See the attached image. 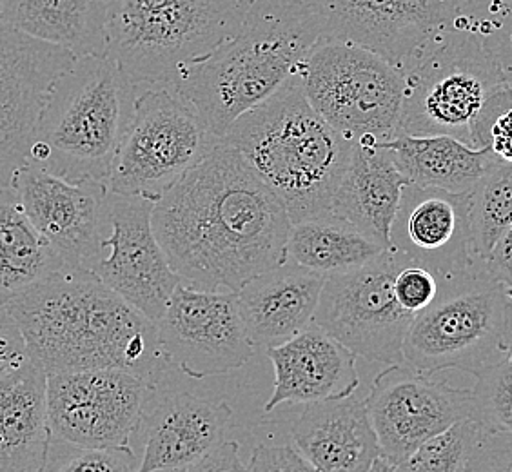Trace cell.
<instances>
[{"label":"cell","instance_id":"obj_1","mask_svg":"<svg viewBox=\"0 0 512 472\" xmlns=\"http://www.w3.org/2000/svg\"><path fill=\"white\" fill-rule=\"evenodd\" d=\"M151 224L169 266L204 291L237 293L287 260L284 202L222 140L158 200Z\"/></svg>","mask_w":512,"mask_h":472},{"label":"cell","instance_id":"obj_2","mask_svg":"<svg viewBox=\"0 0 512 472\" xmlns=\"http://www.w3.org/2000/svg\"><path fill=\"white\" fill-rule=\"evenodd\" d=\"M44 373L124 369L160 385L157 324L86 269L64 267L4 305Z\"/></svg>","mask_w":512,"mask_h":472},{"label":"cell","instance_id":"obj_3","mask_svg":"<svg viewBox=\"0 0 512 472\" xmlns=\"http://www.w3.org/2000/svg\"><path fill=\"white\" fill-rule=\"evenodd\" d=\"M322 40L307 0H253L240 30L171 84L222 138L246 111L300 75Z\"/></svg>","mask_w":512,"mask_h":472},{"label":"cell","instance_id":"obj_4","mask_svg":"<svg viewBox=\"0 0 512 472\" xmlns=\"http://www.w3.org/2000/svg\"><path fill=\"white\" fill-rule=\"evenodd\" d=\"M222 142L275 191L291 224L329 211L355 146L309 104L300 75L238 117Z\"/></svg>","mask_w":512,"mask_h":472},{"label":"cell","instance_id":"obj_5","mask_svg":"<svg viewBox=\"0 0 512 472\" xmlns=\"http://www.w3.org/2000/svg\"><path fill=\"white\" fill-rule=\"evenodd\" d=\"M511 102L512 89L480 26L462 13L404 69L398 135H445L489 148L491 126Z\"/></svg>","mask_w":512,"mask_h":472},{"label":"cell","instance_id":"obj_6","mask_svg":"<svg viewBox=\"0 0 512 472\" xmlns=\"http://www.w3.org/2000/svg\"><path fill=\"white\" fill-rule=\"evenodd\" d=\"M138 88L109 57H82L51 86L30 162L69 184L108 186Z\"/></svg>","mask_w":512,"mask_h":472},{"label":"cell","instance_id":"obj_7","mask_svg":"<svg viewBox=\"0 0 512 472\" xmlns=\"http://www.w3.org/2000/svg\"><path fill=\"white\" fill-rule=\"evenodd\" d=\"M251 2L108 0V57L137 88L173 84L240 30Z\"/></svg>","mask_w":512,"mask_h":472},{"label":"cell","instance_id":"obj_8","mask_svg":"<svg viewBox=\"0 0 512 472\" xmlns=\"http://www.w3.org/2000/svg\"><path fill=\"white\" fill-rule=\"evenodd\" d=\"M512 296L474 264L440 280L433 304L414 316L404 342V362L418 373H480L505 358Z\"/></svg>","mask_w":512,"mask_h":472},{"label":"cell","instance_id":"obj_9","mask_svg":"<svg viewBox=\"0 0 512 472\" xmlns=\"http://www.w3.org/2000/svg\"><path fill=\"white\" fill-rule=\"evenodd\" d=\"M220 140L171 84L146 86L138 93L135 117L113 162L109 193L157 204Z\"/></svg>","mask_w":512,"mask_h":472},{"label":"cell","instance_id":"obj_10","mask_svg":"<svg viewBox=\"0 0 512 472\" xmlns=\"http://www.w3.org/2000/svg\"><path fill=\"white\" fill-rule=\"evenodd\" d=\"M316 113L353 142H389L400 133L404 73L373 51L320 40L300 71Z\"/></svg>","mask_w":512,"mask_h":472},{"label":"cell","instance_id":"obj_11","mask_svg":"<svg viewBox=\"0 0 512 472\" xmlns=\"http://www.w3.org/2000/svg\"><path fill=\"white\" fill-rule=\"evenodd\" d=\"M407 256L387 249L371 264L327 276L315 324L367 362L405 364L404 342L414 315L396 298L394 278Z\"/></svg>","mask_w":512,"mask_h":472},{"label":"cell","instance_id":"obj_12","mask_svg":"<svg viewBox=\"0 0 512 472\" xmlns=\"http://www.w3.org/2000/svg\"><path fill=\"white\" fill-rule=\"evenodd\" d=\"M157 389L140 374L124 369L50 374L51 442L86 449L129 447Z\"/></svg>","mask_w":512,"mask_h":472},{"label":"cell","instance_id":"obj_13","mask_svg":"<svg viewBox=\"0 0 512 472\" xmlns=\"http://www.w3.org/2000/svg\"><path fill=\"white\" fill-rule=\"evenodd\" d=\"M158 344L169 367L195 380L237 371L253 358L237 293L180 284L157 322Z\"/></svg>","mask_w":512,"mask_h":472},{"label":"cell","instance_id":"obj_14","mask_svg":"<svg viewBox=\"0 0 512 472\" xmlns=\"http://www.w3.org/2000/svg\"><path fill=\"white\" fill-rule=\"evenodd\" d=\"M365 400L382 458L393 465L404 462L436 434L473 416V389L433 380L407 364L387 365Z\"/></svg>","mask_w":512,"mask_h":472},{"label":"cell","instance_id":"obj_15","mask_svg":"<svg viewBox=\"0 0 512 472\" xmlns=\"http://www.w3.org/2000/svg\"><path fill=\"white\" fill-rule=\"evenodd\" d=\"M322 39L349 42L404 69L436 33L451 26L467 0H307Z\"/></svg>","mask_w":512,"mask_h":472},{"label":"cell","instance_id":"obj_16","mask_svg":"<svg viewBox=\"0 0 512 472\" xmlns=\"http://www.w3.org/2000/svg\"><path fill=\"white\" fill-rule=\"evenodd\" d=\"M77 57L64 48L0 28V187L30 162L40 113L55 80Z\"/></svg>","mask_w":512,"mask_h":472},{"label":"cell","instance_id":"obj_17","mask_svg":"<svg viewBox=\"0 0 512 472\" xmlns=\"http://www.w3.org/2000/svg\"><path fill=\"white\" fill-rule=\"evenodd\" d=\"M153 207L155 202L146 198L109 193V235L102 242L104 256L91 273L157 324L182 278L169 266L155 236Z\"/></svg>","mask_w":512,"mask_h":472},{"label":"cell","instance_id":"obj_18","mask_svg":"<svg viewBox=\"0 0 512 472\" xmlns=\"http://www.w3.org/2000/svg\"><path fill=\"white\" fill-rule=\"evenodd\" d=\"M11 187L64 266L91 271L109 235L108 186L69 184L28 162Z\"/></svg>","mask_w":512,"mask_h":472},{"label":"cell","instance_id":"obj_19","mask_svg":"<svg viewBox=\"0 0 512 472\" xmlns=\"http://www.w3.org/2000/svg\"><path fill=\"white\" fill-rule=\"evenodd\" d=\"M393 249L440 280L480 264L471 251L467 195L405 186L391 227Z\"/></svg>","mask_w":512,"mask_h":472},{"label":"cell","instance_id":"obj_20","mask_svg":"<svg viewBox=\"0 0 512 472\" xmlns=\"http://www.w3.org/2000/svg\"><path fill=\"white\" fill-rule=\"evenodd\" d=\"M266 356L275 369L267 413L282 404L340 400L360 387L356 354L315 322L284 344L267 349Z\"/></svg>","mask_w":512,"mask_h":472},{"label":"cell","instance_id":"obj_21","mask_svg":"<svg viewBox=\"0 0 512 472\" xmlns=\"http://www.w3.org/2000/svg\"><path fill=\"white\" fill-rule=\"evenodd\" d=\"M233 409L197 394L164 396L146 413L144 456L138 472L175 471L226 442Z\"/></svg>","mask_w":512,"mask_h":472},{"label":"cell","instance_id":"obj_22","mask_svg":"<svg viewBox=\"0 0 512 472\" xmlns=\"http://www.w3.org/2000/svg\"><path fill=\"white\" fill-rule=\"evenodd\" d=\"M325 276L284 262L237 291L238 309L256 351L282 345L315 322Z\"/></svg>","mask_w":512,"mask_h":472},{"label":"cell","instance_id":"obj_23","mask_svg":"<svg viewBox=\"0 0 512 472\" xmlns=\"http://www.w3.org/2000/svg\"><path fill=\"white\" fill-rule=\"evenodd\" d=\"M291 434L322 472H367L382 456L367 400L358 394L304 405Z\"/></svg>","mask_w":512,"mask_h":472},{"label":"cell","instance_id":"obj_24","mask_svg":"<svg viewBox=\"0 0 512 472\" xmlns=\"http://www.w3.org/2000/svg\"><path fill=\"white\" fill-rule=\"evenodd\" d=\"M405 186L409 180L385 144L355 142L327 213L364 229L391 249V227Z\"/></svg>","mask_w":512,"mask_h":472},{"label":"cell","instance_id":"obj_25","mask_svg":"<svg viewBox=\"0 0 512 472\" xmlns=\"http://www.w3.org/2000/svg\"><path fill=\"white\" fill-rule=\"evenodd\" d=\"M50 447L48 374L26 358L0 378V472H42Z\"/></svg>","mask_w":512,"mask_h":472},{"label":"cell","instance_id":"obj_26","mask_svg":"<svg viewBox=\"0 0 512 472\" xmlns=\"http://www.w3.org/2000/svg\"><path fill=\"white\" fill-rule=\"evenodd\" d=\"M8 26L82 57H108V0H8Z\"/></svg>","mask_w":512,"mask_h":472},{"label":"cell","instance_id":"obj_27","mask_svg":"<svg viewBox=\"0 0 512 472\" xmlns=\"http://www.w3.org/2000/svg\"><path fill=\"white\" fill-rule=\"evenodd\" d=\"M385 148L409 186L467 195L496 160L491 148L474 149L453 137L398 135Z\"/></svg>","mask_w":512,"mask_h":472},{"label":"cell","instance_id":"obj_28","mask_svg":"<svg viewBox=\"0 0 512 472\" xmlns=\"http://www.w3.org/2000/svg\"><path fill=\"white\" fill-rule=\"evenodd\" d=\"M387 249L378 238L333 213L295 222L287 236V262L325 278L367 266Z\"/></svg>","mask_w":512,"mask_h":472},{"label":"cell","instance_id":"obj_29","mask_svg":"<svg viewBox=\"0 0 512 472\" xmlns=\"http://www.w3.org/2000/svg\"><path fill=\"white\" fill-rule=\"evenodd\" d=\"M64 267L26 215L17 191L0 187V305Z\"/></svg>","mask_w":512,"mask_h":472},{"label":"cell","instance_id":"obj_30","mask_svg":"<svg viewBox=\"0 0 512 472\" xmlns=\"http://www.w3.org/2000/svg\"><path fill=\"white\" fill-rule=\"evenodd\" d=\"M473 258L485 264L503 233L512 226V162L496 158L467 193Z\"/></svg>","mask_w":512,"mask_h":472},{"label":"cell","instance_id":"obj_31","mask_svg":"<svg viewBox=\"0 0 512 472\" xmlns=\"http://www.w3.org/2000/svg\"><path fill=\"white\" fill-rule=\"evenodd\" d=\"M482 436V427L467 418L422 443L394 467L398 472H462Z\"/></svg>","mask_w":512,"mask_h":472},{"label":"cell","instance_id":"obj_32","mask_svg":"<svg viewBox=\"0 0 512 472\" xmlns=\"http://www.w3.org/2000/svg\"><path fill=\"white\" fill-rule=\"evenodd\" d=\"M474 378L471 418L483 433L512 434V360L502 358Z\"/></svg>","mask_w":512,"mask_h":472},{"label":"cell","instance_id":"obj_33","mask_svg":"<svg viewBox=\"0 0 512 472\" xmlns=\"http://www.w3.org/2000/svg\"><path fill=\"white\" fill-rule=\"evenodd\" d=\"M137 454L131 447L86 449L51 442L50 456L42 472H138Z\"/></svg>","mask_w":512,"mask_h":472},{"label":"cell","instance_id":"obj_34","mask_svg":"<svg viewBox=\"0 0 512 472\" xmlns=\"http://www.w3.org/2000/svg\"><path fill=\"white\" fill-rule=\"evenodd\" d=\"M394 291L405 311L416 316L433 304L440 291V278L427 267L414 264L411 258H407L394 278Z\"/></svg>","mask_w":512,"mask_h":472},{"label":"cell","instance_id":"obj_35","mask_svg":"<svg viewBox=\"0 0 512 472\" xmlns=\"http://www.w3.org/2000/svg\"><path fill=\"white\" fill-rule=\"evenodd\" d=\"M251 472H322L309 462L296 445H256L251 456Z\"/></svg>","mask_w":512,"mask_h":472},{"label":"cell","instance_id":"obj_36","mask_svg":"<svg viewBox=\"0 0 512 472\" xmlns=\"http://www.w3.org/2000/svg\"><path fill=\"white\" fill-rule=\"evenodd\" d=\"M462 472H512V434L483 433Z\"/></svg>","mask_w":512,"mask_h":472},{"label":"cell","instance_id":"obj_37","mask_svg":"<svg viewBox=\"0 0 512 472\" xmlns=\"http://www.w3.org/2000/svg\"><path fill=\"white\" fill-rule=\"evenodd\" d=\"M480 26V24H478ZM482 31L485 44L493 51L503 71V77L512 89V0L505 4L500 19Z\"/></svg>","mask_w":512,"mask_h":472},{"label":"cell","instance_id":"obj_38","mask_svg":"<svg viewBox=\"0 0 512 472\" xmlns=\"http://www.w3.org/2000/svg\"><path fill=\"white\" fill-rule=\"evenodd\" d=\"M26 358H30L19 325L10 313L0 305V378L17 369Z\"/></svg>","mask_w":512,"mask_h":472},{"label":"cell","instance_id":"obj_39","mask_svg":"<svg viewBox=\"0 0 512 472\" xmlns=\"http://www.w3.org/2000/svg\"><path fill=\"white\" fill-rule=\"evenodd\" d=\"M171 472H251V467L240 456V443L226 440L197 462Z\"/></svg>","mask_w":512,"mask_h":472},{"label":"cell","instance_id":"obj_40","mask_svg":"<svg viewBox=\"0 0 512 472\" xmlns=\"http://www.w3.org/2000/svg\"><path fill=\"white\" fill-rule=\"evenodd\" d=\"M483 266L512 296V226L503 233Z\"/></svg>","mask_w":512,"mask_h":472},{"label":"cell","instance_id":"obj_41","mask_svg":"<svg viewBox=\"0 0 512 472\" xmlns=\"http://www.w3.org/2000/svg\"><path fill=\"white\" fill-rule=\"evenodd\" d=\"M489 148L505 162H512V102L503 109L489 131Z\"/></svg>","mask_w":512,"mask_h":472},{"label":"cell","instance_id":"obj_42","mask_svg":"<svg viewBox=\"0 0 512 472\" xmlns=\"http://www.w3.org/2000/svg\"><path fill=\"white\" fill-rule=\"evenodd\" d=\"M505 358L512 360V305L511 313H509V322H507V333H505Z\"/></svg>","mask_w":512,"mask_h":472},{"label":"cell","instance_id":"obj_43","mask_svg":"<svg viewBox=\"0 0 512 472\" xmlns=\"http://www.w3.org/2000/svg\"><path fill=\"white\" fill-rule=\"evenodd\" d=\"M367 472H398L396 471V467H394L393 463L387 462L385 458H378L375 463H373V467L369 469Z\"/></svg>","mask_w":512,"mask_h":472},{"label":"cell","instance_id":"obj_44","mask_svg":"<svg viewBox=\"0 0 512 472\" xmlns=\"http://www.w3.org/2000/svg\"><path fill=\"white\" fill-rule=\"evenodd\" d=\"M0 28H10L8 26V0H0Z\"/></svg>","mask_w":512,"mask_h":472}]
</instances>
